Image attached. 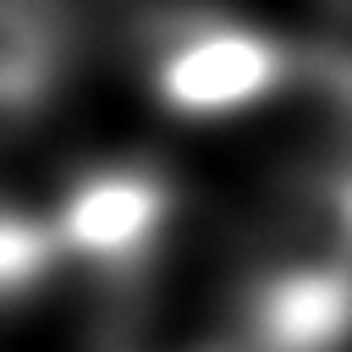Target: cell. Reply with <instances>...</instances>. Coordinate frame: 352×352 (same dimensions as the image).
I'll return each instance as SVG.
<instances>
[{"label":"cell","instance_id":"cell-2","mask_svg":"<svg viewBox=\"0 0 352 352\" xmlns=\"http://www.w3.org/2000/svg\"><path fill=\"white\" fill-rule=\"evenodd\" d=\"M66 66L60 16L50 0H0V121L38 110Z\"/></svg>","mask_w":352,"mask_h":352},{"label":"cell","instance_id":"cell-1","mask_svg":"<svg viewBox=\"0 0 352 352\" xmlns=\"http://www.w3.org/2000/svg\"><path fill=\"white\" fill-rule=\"evenodd\" d=\"M297 77V50L248 22V16H220V11H192L160 16L154 50H148V94L160 110L176 121H242L270 110Z\"/></svg>","mask_w":352,"mask_h":352}]
</instances>
